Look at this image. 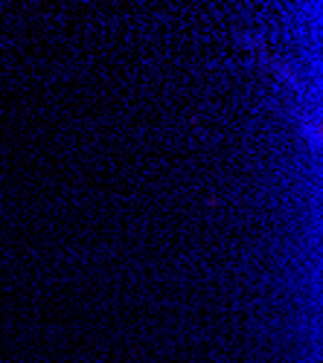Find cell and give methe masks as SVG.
I'll return each mask as SVG.
<instances>
[]
</instances>
